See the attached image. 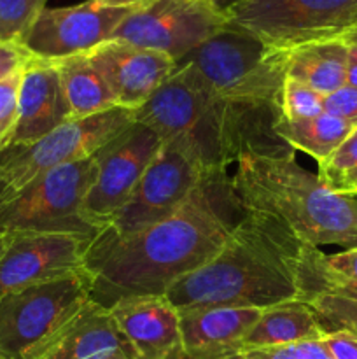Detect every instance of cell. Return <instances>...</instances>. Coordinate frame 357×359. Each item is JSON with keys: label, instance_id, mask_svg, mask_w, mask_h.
<instances>
[{"label": "cell", "instance_id": "6da1fadb", "mask_svg": "<svg viewBox=\"0 0 357 359\" xmlns=\"http://www.w3.org/2000/svg\"><path fill=\"white\" fill-rule=\"evenodd\" d=\"M245 214L226 172H209L172 216L133 233L102 231L88 249L91 300L105 309L130 297L164 294L209 263Z\"/></svg>", "mask_w": 357, "mask_h": 359}, {"label": "cell", "instance_id": "7a4b0ae2", "mask_svg": "<svg viewBox=\"0 0 357 359\" xmlns=\"http://www.w3.org/2000/svg\"><path fill=\"white\" fill-rule=\"evenodd\" d=\"M300 244L275 217L245 210L224 248L164 297L175 309H266L300 300L294 270Z\"/></svg>", "mask_w": 357, "mask_h": 359}, {"label": "cell", "instance_id": "3957f363", "mask_svg": "<svg viewBox=\"0 0 357 359\" xmlns=\"http://www.w3.org/2000/svg\"><path fill=\"white\" fill-rule=\"evenodd\" d=\"M244 210L275 217L300 242L357 248V198L340 195L289 154H245L231 177Z\"/></svg>", "mask_w": 357, "mask_h": 359}, {"label": "cell", "instance_id": "277c9868", "mask_svg": "<svg viewBox=\"0 0 357 359\" xmlns=\"http://www.w3.org/2000/svg\"><path fill=\"white\" fill-rule=\"evenodd\" d=\"M289 51L266 46L254 35L231 27L192 49L177 65L198 74L216 98L237 104L279 105L287 77Z\"/></svg>", "mask_w": 357, "mask_h": 359}, {"label": "cell", "instance_id": "5b68a950", "mask_svg": "<svg viewBox=\"0 0 357 359\" xmlns=\"http://www.w3.org/2000/svg\"><path fill=\"white\" fill-rule=\"evenodd\" d=\"M97 172V160L91 156L48 170L20 191L2 193L0 228L97 238L100 231L84 216V202Z\"/></svg>", "mask_w": 357, "mask_h": 359}, {"label": "cell", "instance_id": "8992f818", "mask_svg": "<svg viewBox=\"0 0 357 359\" xmlns=\"http://www.w3.org/2000/svg\"><path fill=\"white\" fill-rule=\"evenodd\" d=\"M91 300L86 272L37 284L0 298V356L41 359Z\"/></svg>", "mask_w": 357, "mask_h": 359}, {"label": "cell", "instance_id": "52a82bcc", "mask_svg": "<svg viewBox=\"0 0 357 359\" xmlns=\"http://www.w3.org/2000/svg\"><path fill=\"white\" fill-rule=\"evenodd\" d=\"M132 123L133 111L114 107L90 118L70 119L34 144L7 147L0 153L4 195L20 191L52 168L94 156Z\"/></svg>", "mask_w": 357, "mask_h": 359}, {"label": "cell", "instance_id": "ba28073f", "mask_svg": "<svg viewBox=\"0 0 357 359\" xmlns=\"http://www.w3.org/2000/svg\"><path fill=\"white\" fill-rule=\"evenodd\" d=\"M227 23L289 51L338 39L357 23V0H245L227 13Z\"/></svg>", "mask_w": 357, "mask_h": 359}, {"label": "cell", "instance_id": "9c48e42d", "mask_svg": "<svg viewBox=\"0 0 357 359\" xmlns=\"http://www.w3.org/2000/svg\"><path fill=\"white\" fill-rule=\"evenodd\" d=\"M206 174L209 172L188 140H164L140 179L133 198L104 231L133 233L172 216L188 202Z\"/></svg>", "mask_w": 357, "mask_h": 359}, {"label": "cell", "instance_id": "30bf717a", "mask_svg": "<svg viewBox=\"0 0 357 359\" xmlns=\"http://www.w3.org/2000/svg\"><path fill=\"white\" fill-rule=\"evenodd\" d=\"M227 16L210 0H154L133 11L111 39L182 60L226 28Z\"/></svg>", "mask_w": 357, "mask_h": 359}, {"label": "cell", "instance_id": "8fae6325", "mask_svg": "<svg viewBox=\"0 0 357 359\" xmlns=\"http://www.w3.org/2000/svg\"><path fill=\"white\" fill-rule=\"evenodd\" d=\"M161 144L153 130L133 121L94 153L98 172L84 202V216L100 233L133 198Z\"/></svg>", "mask_w": 357, "mask_h": 359}, {"label": "cell", "instance_id": "7c38bea8", "mask_svg": "<svg viewBox=\"0 0 357 359\" xmlns=\"http://www.w3.org/2000/svg\"><path fill=\"white\" fill-rule=\"evenodd\" d=\"M93 241L74 233L7 231L0 252V298L84 272Z\"/></svg>", "mask_w": 357, "mask_h": 359}, {"label": "cell", "instance_id": "4fadbf2b", "mask_svg": "<svg viewBox=\"0 0 357 359\" xmlns=\"http://www.w3.org/2000/svg\"><path fill=\"white\" fill-rule=\"evenodd\" d=\"M133 11L105 7L94 0L77 6L46 7L21 46L35 58L51 62L83 55L108 41Z\"/></svg>", "mask_w": 357, "mask_h": 359}, {"label": "cell", "instance_id": "5bb4252c", "mask_svg": "<svg viewBox=\"0 0 357 359\" xmlns=\"http://www.w3.org/2000/svg\"><path fill=\"white\" fill-rule=\"evenodd\" d=\"M119 107L135 111L175 72L174 58L130 42L108 39L86 53Z\"/></svg>", "mask_w": 357, "mask_h": 359}, {"label": "cell", "instance_id": "9a60e30c", "mask_svg": "<svg viewBox=\"0 0 357 359\" xmlns=\"http://www.w3.org/2000/svg\"><path fill=\"white\" fill-rule=\"evenodd\" d=\"M202 77L188 65L175 72L133 111V121L153 130L161 140L189 139L214 102Z\"/></svg>", "mask_w": 357, "mask_h": 359}, {"label": "cell", "instance_id": "2e32d148", "mask_svg": "<svg viewBox=\"0 0 357 359\" xmlns=\"http://www.w3.org/2000/svg\"><path fill=\"white\" fill-rule=\"evenodd\" d=\"M182 353L195 359H240L244 339L258 321V307L177 309Z\"/></svg>", "mask_w": 357, "mask_h": 359}, {"label": "cell", "instance_id": "e0dca14e", "mask_svg": "<svg viewBox=\"0 0 357 359\" xmlns=\"http://www.w3.org/2000/svg\"><path fill=\"white\" fill-rule=\"evenodd\" d=\"M18 112V126L10 146L37 142L72 119L55 62L30 56L21 74Z\"/></svg>", "mask_w": 357, "mask_h": 359}, {"label": "cell", "instance_id": "ac0fdd59", "mask_svg": "<svg viewBox=\"0 0 357 359\" xmlns=\"http://www.w3.org/2000/svg\"><path fill=\"white\" fill-rule=\"evenodd\" d=\"M108 311L139 359H168L182 351L178 311L164 294L122 298Z\"/></svg>", "mask_w": 357, "mask_h": 359}, {"label": "cell", "instance_id": "d6986e66", "mask_svg": "<svg viewBox=\"0 0 357 359\" xmlns=\"http://www.w3.org/2000/svg\"><path fill=\"white\" fill-rule=\"evenodd\" d=\"M115 354L136 358L111 311L90 300L41 359H104Z\"/></svg>", "mask_w": 357, "mask_h": 359}, {"label": "cell", "instance_id": "ffe728a7", "mask_svg": "<svg viewBox=\"0 0 357 359\" xmlns=\"http://www.w3.org/2000/svg\"><path fill=\"white\" fill-rule=\"evenodd\" d=\"M324 328L307 302L293 300L262 309L244 339L245 349L293 346L307 340H322Z\"/></svg>", "mask_w": 357, "mask_h": 359}, {"label": "cell", "instance_id": "44dd1931", "mask_svg": "<svg viewBox=\"0 0 357 359\" xmlns=\"http://www.w3.org/2000/svg\"><path fill=\"white\" fill-rule=\"evenodd\" d=\"M346 69L349 48L340 39L310 42L289 49L287 76L301 81L324 97L345 86Z\"/></svg>", "mask_w": 357, "mask_h": 359}, {"label": "cell", "instance_id": "7402d4cb", "mask_svg": "<svg viewBox=\"0 0 357 359\" xmlns=\"http://www.w3.org/2000/svg\"><path fill=\"white\" fill-rule=\"evenodd\" d=\"M55 65L58 69L72 119L90 118L108 109L119 107L107 83L86 53L55 60Z\"/></svg>", "mask_w": 357, "mask_h": 359}, {"label": "cell", "instance_id": "603a6c76", "mask_svg": "<svg viewBox=\"0 0 357 359\" xmlns=\"http://www.w3.org/2000/svg\"><path fill=\"white\" fill-rule=\"evenodd\" d=\"M356 128V125L345 119L322 112L307 119H287L280 116L275 133L294 151H303L321 165L352 135Z\"/></svg>", "mask_w": 357, "mask_h": 359}, {"label": "cell", "instance_id": "cb8c5ba5", "mask_svg": "<svg viewBox=\"0 0 357 359\" xmlns=\"http://www.w3.org/2000/svg\"><path fill=\"white\" fill-rule=\"evenodd\" d=\"M317 316L326 333L346 332L357 337V302L328 293H315L304 298Z\"/></svg>", "mask_w": 357, "mask_h": 359}, {"label": "cell", "instance_id": "d4e9b609", "mask_svg": "<svg viewBox=\"0 0 357 359\" xmlns=\"http://www.w3.org/2000/svg\"><path fill=\"white\" fill-rule=\"evenodd\" d=\"M48 0H0V42L23 44Z\"/></svg>", "mask_w": 357, "mask_h": 359}, {"label": "cell", "instance_id": "484cf974", "mask_svg": "<svg viewBox=\"0 0 357 359\" xmlns=\"http://www.w3.org/2000/svg\"><path fill=\"white\" fill-rule=\"evenodd\" d=\"M280 111L287 119H307L324 112V95L287 76L280 95Z\"/></svg>", "mask_w": 357, "mask_h": 359}, {"label": "cell", "instance_id": "4316f807", "mask_svg": "<svg viewBox=\"0 0 357 359\" xmlns=\"http://www.w3.org/2000/svg\"><path fill=\"white\" fill-rule=\"evenodd\" d=\"M318 177L331 189L340 188L357 179V133H352L331 156L318 165Z\"/></svg>", "mask_w": 357, "mask_h": 359}, {"label": "cell", "instance_id": "83f0119b", "mask_svg": "<svg viewBox=\"0 0 357 359\" xmlns=\"http://www.w3.org/2000/svg\"><path fill=\"white\" fill-rule=\"evenodd\" d=\"M21 74L23 67L0 81V153L13 144L14 132H16L18 116H20L18 95H20Z\"/></svg>", "mask_w": 357, "mask_h": 359}, {"label": "cell", "instance_id": "f1b7e54d", "mask_svg": "<svg viewBox=\"0 0 357 359\" xmlns=\"http://www.w3.org/2000/svg\"><path fill=\"white\" fill-rule=\"evenodd\" d=\"M324 112L357 126V88L345 84L324 97Z\"/></svg>", "mask_w": 357, "mask_h": 359}, {"label": "cell", "instance_id": "f546056e", "mask_svg": "<svg viewBox=\"0 0 357 359\" xmlns=\"http://www.w3.org/2000/svg\"><path fill=\"white\" fill-rule=\"evenodd\" d=\"M321 262L328 272L357 284V248L343 249L332 255H321Z\"/></svg>", "mask_w": 357, "mask_h": 359}, {"label": "cell", "instance_id": "4dcf8cb0", "mask_svg": "<svg viewBox=\"0 0 357 359\" xmlns=\"http://www.w3.org/2000/svg\"><path fill=\"white\" fill-rule=\"evenodd\" d=\"M332 359H357V337L346 332L326 333L322 339Z\"/></svg>", "mask_w": 357, "mask_h": 359}, {"label": "cell", "instance_id": "1f68e13d", "mask_svg": "<svg viewBox=\"0 0 357 359\" xmlns=\"http://www.w3.org/2000/svg\"><path fill=\"white\" fill-rule=\"evenodd\" d=\"M30 56L31 55L23 46L0 42V81L20 70L21 67H24Z\"/></svg>", "mask_w": 357, "mask_h": 359}, {"label": "cell", "instance_id": "d6a6232c", "mask_svg": "<svg viewBox=\"0 0 357 359\" xmlns=\"http://www.w3.org/2000/svg\"><path fill=\"white\" fill-rule=\"evenodd\" d=\"M240 359H298L293 346L276 347H258V349H245Z\"/></svg>", "mask_w": 357, "mask_h": 359}, {"label": "cell", "instance_id": "836d02e7", "mask_svg": "<svg viewBox=\"0 0 357 359\" xmlns=\"http://www.w3.org/2000/svg\"><path fill=\"white\" fill-rule=\"evenodd\" d=\"M298 359H332L322 340H307L293 344Z\"/></svg>", "mask_w": 357, "mask_h": 359}, {"label": "cell", "instance_id": "e575fe53", "mask_svg": "<svg viewBox=\"0 0 357 359\" xmlns=\"http://www.w3.org/2000/svg\"><path fill=\"white\" fill-rule=\"evenodd\" d=\"M94 2L105 7H118V9H140L153 4L154 0H94Z\"/></svg>", "mask_w": 357, "mask_h": 359}, {"label": "cell", "instance_id": "d590c367", "mask_svg": "<svg viewBox=\"0 0 357 359\" xmlns=\"http://www.w3.org/2000/svg\"><path fill=\"white\" fill-rule=\"evenodd\" d=\"M210 2H212L214 6L220 11V13H224L227 16V13H230L231 9H234L237 6L244 4L245 0H210Z\"/></svg>", "mask_w": 357, "mask_h": 359}, {"label": "cell", "instance_id": "8d00e7d4", "mask_svg": "<svg viewBox=\"0 0 357 359\" xmlns=\"http://www.w3.org/2000/svg\"><path fill=\"white\" fill-rule=\"evenodd\" d=\"M338 39L343 44H357V23L349 27L346 30H343L342 34L338 35Z\"/></svg>", "mask_w": 357, "mask_h": 359}, {"label": "cell", "instance_id": "74e56055", "mask_svg": "<svg viewBox=\"0 0 357 359\" xmlns=\"http://www.w3.org/2000/svg\"><path fill=\"white\" fill-rule=\"evenodd\" d=\"M346 86L357 88V63L349 58V69H346Z\"/></svg>", "mask_w": 357, "mask_h": 359}, {"label": "cell", "instance_id": "f35d334b", "mask_svg": "<svg viewBox=\"0 0 357 359\" xmlns=\"http://www.w3.org/2000/svg\"><path fill=\"white\" fill-rule=\"evenodd\" d=\"M336 193H340V195H346V196H357V179L356 181L349 182L346 186H343V188H340Z\"/></svg>", "mask_w": 357, "mask_h": 359}, {"label": "cell", "instance_id": "ab89813d", "mask_svg": "<svg viewBox=\"0 0 357 359\" xmlns=\"http://www.w3.org/2000/svg\"><path fill=\"white\" fill-rule=\"evenodd\" d=\"M4 189H6V186H4L2 182H0V198H2V193H4ZM6 238H7V231L4 230V228H0V252H2V249H4V244H6Z\"/></svg>", "mask_w": 357, "mask_h": 359}, {"label": "cell", "instance_id": "60d3db41", "mask_svg": "<svg viewBox=\"0 0 357 359\" xmlns=\"http://www.w3.org/2000/svg\"><path fill=\"white\" fill-rule=\"evenodd\" d=\"M346 48H349V58L357 63V44H346Z\"/></svg>", "mask_w": 357, "mask_h": 359}, {"label": "cell", "instance_id": "b9f144b4", "mask_svg": "<svg viewBox=\"0 0 357 359\" xmlns=\"http://www.w3.org/2000/svg\"><path fill=\"white\" fill-rule=\"evenodd\" d=\"M168 359H195V358H189L188 354H184L182 351H178V353H175L174 356H170Z\"/></svg>", "mask_w": 357, "mask_h": 359}, {"label": "cell", "instance_id": "7bdbcfd3", "mask_svg": "<svg viewBox=\"0 0 357 359\" xmlns=\"http://www.w3.org/2000/svg\"><path fill=\"white\" fill-rule=\"evenodd\" d=\"M104 359H136V358L126 356V354H115V356H108V358H104Z\"/></svg>", "mask_w": 357, "mask_h": 359}, {"label": "cell", "instance_id": "ee69618b", "mask_svg": "<svg viewBox=\"0 0 357 359\" xmlns=\"http://www.w3.org/2000/svg\"><path fill=\"white\" fill-rule=\"evenodd\" d=\"M354 133H357V128H356V130H354Z\"/></svg>", "mask_w": 357, "mask_h": 359}, {"label": "cell", "instance_id": "f6af8a7d", "mask_svg": "<svg viewBox=\"0 0 357 359\" xmlns=\"http://www.w3.org/2000/svg\"><path fill=\"white\" fill-rule=\"evenodd\" d=\"M0 359H4V358H2V356H0Z\"/></svg>", "mask_w": 357, "mask_h": 359}]
</instances>
